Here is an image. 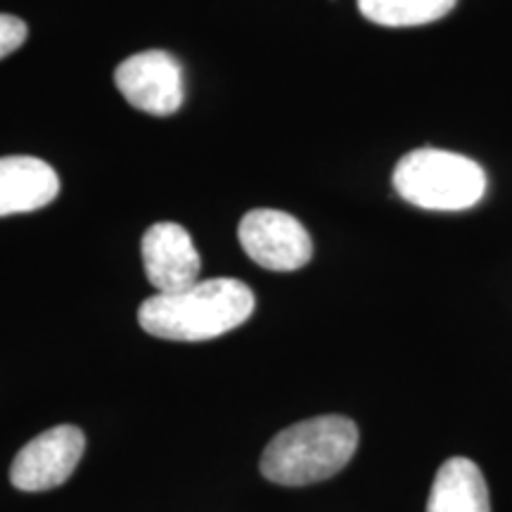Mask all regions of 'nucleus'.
Here are the masks:
<instances>
[{
  "label": "nucleus",
  "instance_id": "obj_1",
  "mask_svg": "<svg viewBox=\"0 0 512 512\" xmlns=\"http://www.w3.org/2000/svg\"><path fill=\"white\" fill-rule=\"evenodd\" d=\"M254 292L235 278L197 280L185 290L145 299L138 323L147 335L171 342H207L240 328L254 313Z\"/></svg>",
  "mask_w": 512,
  "mask_h": 512
},
{
  "label": "nucleus",
  "instance_id": "obj_2",
  "mask_svg": "<svg viewBox=\"0 0 512 512\" xmlns=\"http://www.w3.org/2000/svg\"><path fill=\"white\" fill-rule=\"evenodd\" d=\"M358 427L344 415H320L287 427L268 441L261 475L283 486H306L335 477L354 458Z\"/></svg>",
  "mask_w": 512,
  "mask_h": 512
},
{
  "label": "nucleus",
  "instance_id": "obj_3",
  "mask_svg": "<svg viewBox=\"0 0 512 512\" xmlns=\"http://www.w3.org/2000/svg\"><path fill=\"white\" fill-rule=\"evenodd\" d=\"M394 190L401 200L430 211H463L486 195V174L458 152L420 147L394 169Z\"/></svg>",
  "mask_w": 512,
  "mask_h": 512
},
{
  "label": "nucleus",
  "instance_id": "obj_4",
  "mask_svg": "<svg viewBox=\"0 0 512 512\" xmlns=\"http://www.w3.org/2000/svg\"><path fill=\"white\" fill-rule=\"evenodd\" d=\"M238 238L249 259L266 271H299L313 256L309 230L280 209L249 211L240 221Z\"/></svg>",
  "mask_w": 512,
  "mask_h": 512
},
{
  "label": "nucleus",
  "instance_id": "obj_5",
  "mask_svg": "<svg viewBox=\"0 0 512 512\" xmlns=\"http://www.w3.org/2000/svg\"><path fill=\"white\" fill-rule=\"evenodd\" d=\"M114 83L128 105L152 117L176 114L185 100L183 67L166 50H143L131 55L117 67Z\"/></svg>",
  "mask_w": 512,
  "mask_h": 512
},
{
  "label": "nucleus",
  "instance_id": "obj_6",
  "mask_svg": "<svg viewBox=\"0 0 512 512\" xmlns=\"http://www.w3.org/2000/svg\"><path fill=\"white\" fill-rule=\"evenodd\" d=\"M86 451L79 427L57 425L31 439L10 467V482L19 491H48L67 482Z\"/></svg>",
  "mask_w": 512,
  "mask_h": 512
},
{
  "label": "nucleus",
  "instance_id": "obj_7",
  "mask_svg": "<svg viewBox=\"0 0 512 512\" xmlns=\"http://www.w3.org/2000/svg\"><path fill=\"white\" fill-rule=\"evenodd\" d=\"M145 275L157 292L185 290L200 280L202 256L190 233L174 221H159L143 235Z\"/></svg>",
  "mask_w": 512,
  "mask_h": 512
},
{
  "label": "nucleus",
  "instance_id": "obj_8",
  "mask_svg": "<svg viewBox=\"0 0 512 512\" xmlns=\"http://www.w3.org/2000/svg\"><path fill=\"white\" fill-rule=\"evenodd\" d=\"M60 192V178L38 157H0V219L48 207Z\"/></svg>",
  "mask_w": 512,
  "mask_h": 512
},
{
  "label": "nucleus",
  "instance_id": "obj_9",
  "mask_svg": "<svg viewBox=\"0 0 512 512\" xmlns=\"http://www.w3.org/2000/svg\"><path fill=\"white\" fill-rule=\"evenodd\" d=\"M427 512H491L479 465L470 458L446 460L434 477Z\"/></svg>",
  "mask_w": 512,
  "mask_h": 512
},
{
  "label": "nucleus",
  "instance_id": "obj_10",
  "mask_svg": "<svg viewBox=\"0 0 512 512\" xmlns=\"http://www.w3.org/2000/svg\"><path fill=\"white\" fill-rule=\"evenodd\" d=\"M458 0H358V10L380 27H422L446 17Z\"/></svg>",
  "mask_w": 512,
  "mask_h": 512
},
{
  "label": "nucleus",
  "instance_id": "obj_11",
  "mask_svg": "<svg viewBox=\"0 0 512 512\" xmlns=\"http://www.w3.org/2000/svg\"><path fill=\"white\" fill-rule=\"evenodd\" d=\"M29 27L24 19L15 15H0V60L15 53L27 41Z\"/></svg>",
  "mask_w": 512,
  "mask_h": 512
}]
</instances>
